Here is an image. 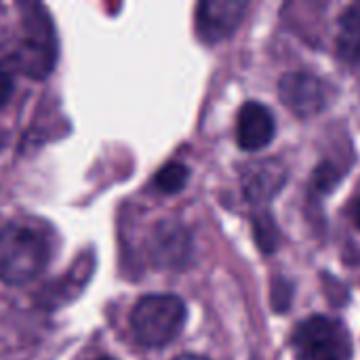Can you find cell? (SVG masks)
Wrapping results in <instances>:
<instances>
[{
    "instance_id": "obj_1",
    "label": "cell",
    "mask_w": 360,
    "mask_h": 360,
    "mask_svg": "<svg viewBox=\"0 0 360 360\" xmlns=\"http://www.w3.org/2000/svg\"><path fill=\"white\" fill-rule=\"evenodd\" d=\"M49 249L34 230L8 224L0 230V281L6 285H27L46 266Z\"/></svg>"
},
{
    "instance_id": "obj_2",
    "label": "cell",
    "mask_w": 360,
    "mask_h": 360,
    "mask_svg": "<svg viewBox=\"0 0 360 360\" xmlns=\"http://www.w3.org/2000/svg\"><path fill=\"white\" fill-rule=\"evenodd\" d=\"M186 325V304L177 295H146L131 312V329L139 344L162 348L171 344Z\"/></svg>"
},
{
    "instance_id": "obj_3",
    "label": "cell",
    "mask_w": 360,
    "mask_h": 360,
    "mask_svg": "<svg viewBox=\"0 0 360 360\" xmlns=\"http://www.w3.org/2000/svg\"><path fill=\"white\" fill-rule=\"evenodd\" d=\"M293 350L297 360H350L352 340L348 329L329 316H310L293 331Z\"/></svg>"
},
{
    "instance_id": "obj_4",
    "label": "cell",
    "mask_w": 360,
    "mask_h": 360,
    "mask_svg": "<svg viewBox=\"0 0 360 360\" xmlns=\"http://www.w3.org/2000/svg\"><path fill=\"white\" fill-rule=\"evenodd\" d=\"M21 8L25 11L23 15L25 36L19 42L13 59L23 74L42 78L53 70L55 55H57L51 19L46 17L40 4H21Z\"/></svg>"
},
{
    "instance_id": "obj_5",
    "label": "cell",
    "mask_w": 360,
    "mask_h": 360,
    "mask_svg": "<svg viewBox=\"0 0 360 360\" xmlns=\"http://www.w3.org/2000/svg\"><path fill=\"white\" fill-rule=\"evenodd\" d=\"M278 93L283 103L297 116H314L327 105V89L323 80L308 72H289L281 78Z\"/></svg>"
},
{
    "instance_id": "obj_6",
    "label": "cell",
    "mask_w": 360,
    "mask_h": 360,
    "mask_svg": "<svg viewBox=\"0 0 360 360\" xmlns=\"http://www.w3.org/2000/svg\"><path fill=\"white\" fill-rule=\"evenodd\" d=\"M247 4L240 0H205L196 6V32L205 42L228 38L243 21Z\"/></svg>"
},
{
    "instance_id": "obj_7",
    "label": "cell",
    "mask_w": 360,
    "mask_h": 360,
    "mask_svg": "<svg viewBox=\"0 0 360 360\" xmlns=\"http://www.w3.org/2000/svg\"><path fill=\"white\" fill-rule=\"evenodd\" d=\"M192 240L188 230L177 221H162L150 238V255L158 266L181 268L188 264Z\"/></svg>"
},
{
    "instance_id": "obj_8",
    "label": "cell",
    "mask_w": 360,
    "mask_h": 360,
    "mask_svg": "<svg viewBox=\"0 0 360 360\" xmlns=\"http://www.w3.org/2000/svg\"><path fill=\"white\" fill-rule=\"evenodd\" d=\"M274 131H276L274 116L264 103L249 101L240 108L236 120V139L243 150L247 152L264 150L274 139Z\"/></svg>"
},
{
    "instance_id": "obj_9",
    "label": "cell",
    "mask_w": 360,
    "mask_h": 360,
    "mask_svg": "<svg viewBox=\"0 0 360 360\" xmlns=\"http://www.w3.org/2000/svg\"><path fill=\"white\" fill-rule=\"evenodd\" d=\"M287 171L278 160L266 158L245 167L243 171V192L249 202L264 205L272 200L285 186Z\"/></svg>"
},
{
    "instance_id": "obj_10",
    "label": "cell",
    "mask_w": 360,
    "mask_h": 360,
    "mask_svg": "<svg viewBox=\"0 0 360 360\" xmlns=\"http://www.w3.org/2000/svg\"><path fill=\"white\" fill-rule=\"evenodd\" d=\"M93 274V257L86 255V257H80L78 264L68 272V278L63 276L61 281L53 283L51 289L44 291L42 295V304L44 306H61L63 302H70L74 300L86 285V281L91 278Z\"/></svg>"
},
{
    "instance_id": "obj_11",
    "label": "cell",
    "mask_w": 360,
    "mask_h": 360,
    "mask_svg": "<svg viewBox=\"0 0 360 360\" xmlns=\"http://www.w3.org/2000/svg\"><path fill=\"white\" fill-rule=\"evenodd\" d=\"M338 51L350 65H360V2L350 4L340 17Z\"/></svg>"
},
{
    "instance_id": "obj_12",
    "label": "cell",
    "mask_w": 360,
    "mask_h": 360,
    "mask_svg": "<svg viewBox=\"0 0 360 360\" xmlns=\"http://www.w3.org/2000/svg\"><path fill=\"white\" fill-rule=\"evenodd\" d=\"M188 177H190V171H188L186 165H181V162H169L154 177V186L162 194H175V192L184 190V186L188 184Z\"/></svg>"
},
{
    "instance_id": "obj_13",
    "label": "cell",
    "mask_w": 360,
    "mask_h": 360,
    "mask_svg": "<svg viewBox=\"0 0 360 360\" xmlns=\"http://www.w3.org/2000/svg\"><path fill=\"white\" fill-rule=\"evenodd\" d=\"M255 226V234H257V243L262 245L264 251H272L276 245V226L272 224L270 215H257L253 219Z\"/></svg>"
},
{
    "instance_id": "obj_14",
    "label": "cell",
    "mask_w": 360,
    "mask_h": 360,
    "mask_svg": "<svg viewBox=\"0 0 360 360\" xmlns=\"http://www.w3.org/2000/svg\"><path fill=\"white\" fill-rule=\"evenodd\" d=\"M13 89H15V84H13L11 74H8L6 70H2V68H0V108H2V105H6V101L11 99Z\"/></svg>"
},
{
    "instance_id": "obj_15",
    "label": "cell",
    "mask_w": 360,
    "mask_h": 360,
    "mask_svg": "<svg viewBox=\"0 0 360 360\" xmlns=\"http://www.w3.org/2000/svg\"><path fill=\"white\" fill-rule=\"evenodd\" d=\"M354 221L360 228V200H356V205H354Z\"/></svg>"
},
{
    "instance_id": "obj_16",
    "label": "cell",
    "mask_w": 360,
    "mask_h": 360,
    "mask_svg": "<svg viewBox=\"0 0 360 360\" xmlns=\"http://www.w3.org/2000/svg\"><path fill=\"white\" fill-rule=\"evenodd\" d=\"M175 360H209L205 359V356H196V354H184V356H179V359Z\"/></svg>"
},
{
    "instance_id": "obj_17",
    "label": "cell",
    "mask_w": 360,
    "mask_h": 360,
    "mask_svg": "<svg viewBox=\"0 0 360 360\" xmlns=\"http://www.w3.org/2000/svg\"><path fill=\"white\" fill-rule=\"evenodd\" d=\"M101 360H112V359H101Z\"/></svg>"
}]
</instances>
